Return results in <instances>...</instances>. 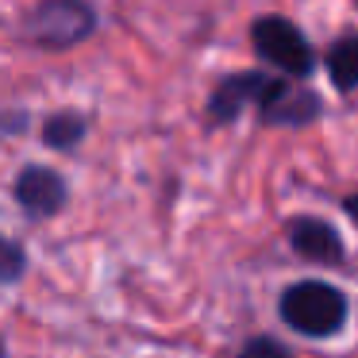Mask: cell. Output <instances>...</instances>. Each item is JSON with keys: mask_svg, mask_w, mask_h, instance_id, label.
Returning <instances> with one entry per match:
<instances>
[{"mask_svg": "<svg viewBox=\"0 0 358 358\" xmlns=\"http://www.w3.org/2000/svg\"><path fill=\"white\" fill-rule=\"evenodd\" d=\"M281 316L289 327L301 335H335L347 320V301L324 281H301V285L285 289L281 296Z\"/></svg>", "mask_w": 358, "mask_h": 358, "instance_id": "cell-1", "label": "cell"}, {"mask_svg": "<svg viewBox=\"0 0 358 358\" xmlns=\"http://www.w3.org/2000/svg\"><path fill=\"white\" fill-rule=\"evenodd\" d=\"M0 358H4V347H0Z\"/></svg>", "mask_w": 358, "mask_h": 358, "instance_id": "cell-13", "label": "cell"}, {"mask_svg": "<svg viewBox=\"0 0 358 358\" xmlns=\"http://www.w3.org/2000/svg\"><path fill=\"white\" fill-rule=\"evenodd\" d=\"M266 89H270V78H262V73H239V78H227L224 85L216 89V96H212V120H220V124L235 120L247 104L262 101Z\"/></svg>", "mask_w": 358, "mask_h": 358, "instance_id": "cell-6", "label": "cell"}, {"mask_svg": "<svg viewBox=\"0 0 358 358\" xmlns=\"http://www.w3.org/2000/svg\"><path fill=\"white\" fill-rule=\"evenodd\" d=\"M327 73L339 89H355L358 85V35H347L331 47L327 55Z\"/></svg>", "mask_w": 358, "mask_h": 358, "instance_id": "cell-8", "label": "cell"}, {"mask_svg": "<svg viewBox=\"0 0 358 358\" xmlns=\"http://www.w3.org/2000/svg\"><path fill=\"white\" fill-rule=\"evenodd\" d=\"M93 31V12L78 0H47L27 16V39L39 47H70Z\"/></svg>", "mask_w": 358, "mask_h": 358, "instance_id": "cell-3", "label": "cell"}, {"mask_svg": "<svg viewBox=\"0 0 358 358\" xmlns=\"http://www.w3.org/2000/svg\"><path fill=\"white\" fill-rule=\"evenodd\" d=\"M85 135V124H81V116H55L47 127H43V139L50 143V147H73V143Z\"/></svg>", "mask_w": 358, "mask_h": 358, "instance_id": "cell-9", "label": "cell"}, {"mask_svg": "<svg viewBox=\"0 0 358 358\" xmlns=\"http://www.w3.org/2000/svg\"><path fill=\"white\" fill-rule=\"evenodd\" d=\"M266 124H289V127H301L308 124L312 116L320 112V101L308 93V89H289L285 81H270L266 96L258 101Z\"/></svg>", "mask_w": 358, "mask_h": 358, "instance_id": "cell-4", "label": "cell"}, {"mask_svg": "<svg viewBox=\"0 0 358 358\" xmlns=\"http://www.w3.org/2000/svg\"><path fill=\"white\" fill-rule=\"evenodd\" d=\"M347 216L358 224V193H355V196H347Z\"/></svg>", "mask_w": 358, "mask_h": 358, "instance_id": "cell-12", "label": "cell"}, {"mask_svg": "<svg viewBox=\"0 0 358 358\" xmlns=\"http://www.w3.org/2000/svg\"><path fill=\"white\" fill-rule=\"evenodd\" d=\"M16 201L24 204L31 216H55L66 204V185L55 170H43V166H31V170L20 173L16 181Z\"/></svg>", "mask_w": 358, "mask_h": 358, "instance_id": "cell-5", "label": "cell"}, {"mask_svg": "<svg viewBox=\"0 0 358 358\" xmlns=\"http://www.w3.org/2000/svg\"><path fill=\"white\" fill-rule=\"evenodd\" d=\"M239 358H293V355H289L281 343H273V339H250Z\"/></svg>", "mask_w": 358, "mask_h": 358, "instance_id": "cell-11", "label": "cell"}, {"mask_svg": "<svg viewBox=\"0 0 358 358\" xmlns=\"http://www.w3.org/2000/svg\"><path fill=\"white\" fill-rule=\"evenodd\" d=\"M24 266H27L24 250H20L16 243L0 239V281H16L20 273H24Z\"/></svg>", "mask_w": 358, "mask_h": 358, "instance_id": "cell-10", "label": "cell"}, {"mask_svg": "<svg viewBox=\"0 0 358 358\" xmlns=\"http://www.w3.org/2000/svg\"><path fill=\"white\" fill-rule=\"evenodd\" d=\"M250 39H255L258 55H262L266 62L281 66L285 73L304 78V73H312V66H316V55H312L308 39L281 16H262L250 27Z\"/></svg>", "mask_w": 358, "mask_h": 358, "instance_id": "cell-2", "label": "cell"}, {"mask_svg": "<svg viewBox=\"0 0 358 358\" xmlns=\"http://www.w3.org/2000/svg\"><path fill=\"white\" fill-rule=\"evenodd\" d=\"M289 239H293L296 255L312 258V262H339L343 258V239L335 235V227L320 224V220H293Z\"/></svg>", "mask_w": 358, "mask_h": 358, "instance_id": "cell-7", "label": "cell"}]
</instances>
